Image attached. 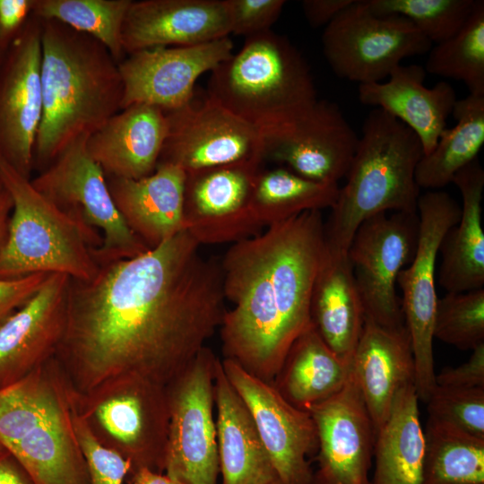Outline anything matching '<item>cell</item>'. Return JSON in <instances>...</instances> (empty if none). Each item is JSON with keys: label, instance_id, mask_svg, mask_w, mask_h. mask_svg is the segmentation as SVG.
I'll use <instances>...</instances> for the list:
<instances>
[{"label": "cell", "instance_id": "obj_16", "mask_svg": "<svg viewBox=\"0 0 484 484\" xmlns=\"http://www.w3.org/2000/svg\"><path fill=\"white\" fill-rule=\"evenodd\" d=\"M226 377L247 407L261 440L282 484H310L309 458L316 454L318 441L308 411L288 402L274 385L224 358Z\"/></svg>", "mask_w": 484, "mask_h": 484}, {"label": "cell", "instance_id": "obj_37", "mask_svg": "<svg viewBox=\"0 0 484 484\" xmlns=\"http://www.w3.org/2000/svg\"><path fill=\"white\" fill-rule=\"evenodd\" d=\"M477 0H366L377 14L409 20L431 43L454 35L472 13Z\"/></svg>", "mask_w": 484, "mask_h": 484}, {"label": "cell", "instance_id": "obj_19", "mask_svg": "<svg viewBox=\"0 0 484 484\" xmlns=\"http://www.w3.org/2000/svg\"><path fill=\"white\" fill-rule=\"evenodd\" d=\"M308 412L318 441L310 484H372L376 432L352 373L337 393Z\"/></svg>", "mask_w": 484, "mask_h": 484}, {"label": "cell", "instance_id": "obj_38", "mask_svg": "<svg viewBox=\"0 0 484 484\" xmlns=\"http://www.w3.org/2000/svg\"><path fill=\"white\" fill-rule=\"evenodd\" d=\"M433 336L462 350L484 343V289L437 298Z\"/></svg>", "mask_w": 484, "mask_h": 484}, {"label": "cell", "instance_id": "obj_7", "mask_svg": "<svg viewBox=\"0 0 484 484\" xmlns=\"http://www.w3.org/2000/svg\"><path fill=\"white\" fill-rule=\"evenodd\" d=\"M0 178L13 200L8 237L0 252V279L62 273L88 281L99 271L94 252L103 238L41 194L0 157Z\"/></svg>", "mask_w": 484, "mask_h": 484}, {"label": "cell", "instance_id": "obj_28", "mask_svg": "<svg viewBox=\"0 0 484 484\" xmlns=\"http://www.w3.org/2000/svg\"><path fill=\"white\" fill-rule=\"evenodd\" d=\"M310 320L330 350L351 364L365 314L347 253L325 247L312 290Z\"/></svg>", "mask_w": 484, "mask_h": 484}, {"label": "cell", "instance_id": "obj_3", "mask_svg": "<svg viewBox=\"0 0 484 484\" xmlns=\"http://www.w3.org/2000/svg\"><path fill=\"white\" fill-rule=\"evenodd\" d=\"M40 26L43 111L33 151L39 173L120 111L124 91L118 63L102 43L55 20L40 19Z\"/></svg>", "mask_w": 484, "mask_h": 484}, {"label": "cell", "instance_id": "obj_21", "mask_svg": "<svg viewBox=\"0 0 484 484\" xmlns=\"http://www.w3.org/2000/svg\"><path fill=\"white\" fill-rule=\"evenodd\" d=\"M69 281L65 274L51 273L0 324V388L55 357L65 328Z\"/></svg>", "mask_w": 484, "mask_h": 484}, {"label": "cell", "instance_id": "obj_8", "mask_svg": "<svg viewBox=\"0 0 484 484\" xmlns=\"http://www.w3.org/2000/svg\"><path fill=\"white\" fill-rule=\"evenodd\" d=\"M74 408L99 443L131 462V471L148 468L163 473L167 386L141 376H119L87 393H74Z\"/></svg>", "mask_w": 484, "mask_h": 484}, {"label": "cell", "instance_id": "obj_41", "mask_svg": "<svg viewBox=\"0 0 484 484\" xmlns=\"http://www.w3.org/2000/svg\"><path fill=\"white\" fill-rule=\"evenodd\" d=\"M230 34L255 36L271 30L278 20L284 0H225Z\"/></svg>", "mask_w": 484, "mask_h": 484}, {"label": "cell", "instance_id": "obj_48", "mask_svg": "<svg viewBox=\"0 0 484 484\" xmlns=\"http://www.w3.org/2000/svg\"><path fill=\"white\" fill-rule=\"evenodd\" d=\"M131 484H183L166 474L148 468H138L130 472Z\"/></svg>", "mask_w": 484, "mask_h": 484}, {"label": "cell", "instance_id": "obj_39", "mask_svg": "<svg viewBox=\"0 0 484 484\" xmlns=\"http://www.w3.org/2000/svg\"><path fill=\"white\" fill-rule=\"evenodd\" d=\"M426 403L428 419L484 439V387L436 385Z\"/></svg>", "mask_w": 484, "mask_h": 484}, {"label": "cell", "instance_id": "obj_22", "mask_svg": "<svg viewBox=\"0 0 484 484\" xmlns=\"http://www.w3.org/2000/svg\"><path fill=\"white\" fill-rule=\"evenodd\" d=\"M230 34L225 0L132 1L122 29L127 54L155 47L193 46Z\"/></svg>", "mask_w": 484, "mask_h": 484}, {"label": "cell", "instance_id": "obj_17", "mask_svg": "<svg viewBox=\"0 0 484 484\" xmlns=\"http://www.w3.org/2000/svg\"><path fill=\"white\" fill-rule=\"evenodd\" d=\"M229 37L193 46L155 47L127 54L118 63L123 82L121 109L134 104L166 112L194 98L197 79L232 55Z\"/></svg>", "mask_w": 484, "mask_h": 484}, {"label": "cell", "instance_id": "obj_47", "mask_svg": "<svg viewBox=\"0 0 484 484\" xmlns=\"http://www.w3.org/2000/svg\"><path fill=\"white\" fill-rule=\"evenodd\" d=\"M12 211V197L0 178V252L7 240Z\"/></svg>", "mask_w": 484, "mask_h": 484}, {"label": "cell", "instance_id": "obj_10", "mask_svg": "<svg viewBox=\"0 0 484 484\" xmlns=\"http://www.w3.org/2000/svg\"><path fill=\"white\" fill-rule=\"evenodd\" d=\"M432 46L409 20L377 14L366 0H353L322 35L333 73L359 85L382 82L404 58L424 55Z\"/></svg>", "mask_w": 484, "mask_h": 484}, {"label": "cell", "instance_id": "obj_45", "mask_svg": "<svg viewBox=\"0 0 484 484\" xmlns=\"http://www.w3.org/2000/svg\"><path fill=\"white\" fill-rule=\"evenodd\" d=\"M353 0H305L302 9L307 22L314 28L325 27Z\"/></svg>", "mask_w": 484, "mask_h": 484}, {"label": "cell", "instance_id": "obj_43", "mask_svg": "<svg viewBox=\"0 0 484 484\" xmlns=\"http://www.w3.org/2000/svg\"><path fill=\"white\" fill-rule=\"evenodd\" d=\"M436 385L454 388L484 387V343L472 350V354L466 362L436 374Z\"/></svg>", "mask_w": 484, "mask_h": 484}, {"label": "cell", "instance_id": "obj_9", "mask_svg": "<svg viewBox=\"0 0 484 484\" xmlns=\"http://www.w3.org/2000/svg\"><path fill=\"white\" fill-rule=\"evenodd\" d=\"M88 137L72 142L31 184L74 220L100 232L103 242L94 252L98 264L139 255L148 248L118 212L105 173L87 150Z\"/></svg>", "mask_w": 484, "mask_h": 484}, {"label": "cell", "instance_id": "obj_50", "mask_svg": "<svg viewBox=\"0 0 484 484\" xmlns=\"http://www.w3.org/2000/svg\"><path fill=\"white\" fill-rule=\"evenodd\" d=\"M5 452H7V451H6V450L4 448V446L0 444V454H4V453H5Z\"/></svg>", "mask_w": 484, "mask_h": 484}, {"label": "cell", "instance_id": "obj_14", "mask_svg": "<svg viewBox=\"0 0 484 484\" xmlns=\"http://www.w3.org/2000/svg\"><path fill=\"white\" fill-rule=\"evenodd\" d=\"M166 114L168 134L158 164H173L188 173L264 161L261 132L207 93Z\"/></svg>", "mask_w": 484, "mask_h": 484}, {"label": "cell", "instance_id": "obj_6", "mask_svg": "<svg viewBox=\"0 0 484 484\" xmlns=\"http://www.w3.org/2000/svg\"><path fill=\"white\" fill-rule=\"evenodd\" d=\"M207 94L262 135L292 129L319 100L303 55L272 30L246 38L237 53L217 65Z\"/></svg>", "mask_w": 484, "mask_h": 484}, {"label": "cell", "instance_id": "obj_27", "mask_svg": "<svg viewBox=\"0 0 484 484\" xmlns=\"http://www.w3.org/2000/svg\"><path fill=\"white\" fill-rule=\"evenodd\" d=\"M214 404L220 484H271L279 480L252 416L225 376L219 359Z\"/></svg>", "mask_w": 484, "mask_h": 484}, {"label": "cell", "instance_id": "obj_23", "mask_svg": "<svg viewBox=\"0 0 484 484\" xmlns=\"http://www.w3.org/2000/svg\"><path fill=\"white\" fill-rule=\"evenodd\" d=\"M106 178L118 212L148 249L185 230L186 173L179 167L160 163L142 178Z\"/></svg>", "mask_w": 484, "mask_h": 484}, {"label": "cell", "instance_id": "obj_18", "mask_svg": "<svg viewBox=\"0 0 484 484\" xmlns=\"http://www.w3.org/2000/svg\"><path fill=\"white\" fill-rule=\"evenodd\" d=\"M262 162H242L186 173L185 230L200 245L237 242L261 233L250 200Z\"/></svg>", "mask_w": 484, "mask_h": 484}, {"label": "cell", "instance_id": "obj_15", "mask_svg": "<svg viewBox=\"0 0 484 484\" xmlns=\"http://www.w3.org/2000/svg\"><path fill=\"white\" fill-rule=\"evenodd\" d=\"M40 72V19L31 13L0 68V157L28 179L43 111Z\"/></svg>", "mask_w": 484, "mask_h": 484}, {"label": "cell", "instance_id": "obj_32", "mask_svg": "<svg viewBox=\"0 0 484 484\" xmlns=\"http://www.w3.org/2000/svg\"><path fill=\"white\" fill-rule=\"evenodd\" d=\"M452 115L455 125L445 129L435 148L418 163L415 179L419 188L447 186L460 169L478 159L484 144V95L469 93L457 99Z\"/></svg>", "mask_w": 484, "mask_h": 484}, {"label": "cell", "instance_id": "obj_24", "mask_svg": "<svg viewBox=\"0 0 484 484\" xmlns=\"http://www.w3.org/2000/svg\"><path fill=\"white\" fill-rule=\"evenodd\" d=\"M164 110L134 104L121 109L87 138V150L105 176L138 179L151 175L168 134Z\"/></svg>", "mask_w": 484, "mask_h": 484}, {"label": "cell", "instance_id": "obj_42", "mask_svg": "<svg viewBox=\"0 0 484 484\" xmlns=\"http://www.w3.org/2000/svg\"><path fill=\"white\" fill-rule=\"evenodd\" d=\"M50 274L39 272L16 280L0 279V324L30 300Z\"/></svg>", "mask_w": 484, "mask_h": 484}, {"label": "cell", "instance_id": "obj_5", "mask_svg": "<svg viewBox=\"0 0 484 484\" xmlns=\"http://www.w3.org/2000/svg\"><path fill=\"white\" fill-rule=\"evenodd\" d=\"M418 136L380 108L364 120L346 184L324 222L326 247L347 253L359 226L381 212L417 213L415 171L423 156Z\"/></svg>", "mask_w": 484, "mask_h": 484}, {"label": "cell", "instance_id": "obj_49", "mask_svg": "<svg viewBox=\"0 0 484 484\" xmlns=\"http://www.w3.org/2000/svg\"><path fill=\"white\" fill-rule=\"evenodd\" d=\"M9 47H4L3 45L0 44V68H1V65L3 64V61H4V56H5V53L7 51Z\"/></svg>", "mask_w": 484, "mask_h": 484}, {"label": "cell", "instance_id": "obj_46", "mask_svg": "<svg viewBox=\"0 0 484 484\" xmlns=\"http://www.w3.org/2000/svg\"><path fill=\"white\" fill-rule=\"evenodd\" d=\"M0 484H34L16 461L8 452L0 454Z\"/></svg>", "mask_w": 484, "mask_h": 484}, {"label": "cell", "instance_id": "obj_34", "mask_svg": "<svg viewBox=\"0 0 484 484\" xmlns=\"http://www.w3.org/2000/svg\"><path fill=\"white\" fill-rule=\"evenodd\" d=\"M423 484H484V439L428 419Z\"/></svg>", "mask_w": 484, "mask_h": 484}, {"label": "cell", "instance_id": "obj_2", "mask_svg": "<svg viewBox=\"0 0 484 484\" xmlns=\"http://www.w3.org/2000/svg\"><path fill=\"white\" fill-rule=\"evenodd\" d=\"M322 211H307L233 243L220 263L223 353L272 384L295 340L311 324L314 282L325 251Z\"/></svg>", "mask_w": 484, "mask_h": 484}, {"label": "cell", "instance_id": "obj_51", "mask_svg": "<svg viewBox=\"0 0 484 484\" xmlns=\"http://www.w3.org/2000/svg\"><path fill=\"white\" fill-rule=\"evenodd\" d=\"M271 484H282V483L280 480H276V481H274V482H272Z\"/></svg>", "mask_w": 484, "mask_h": 484}, {"label": "cell", "instance_id": "obj_29", "mask_svg": "<svg viewBox=\"0 0 484 484\" xmlns=\"http://www.w3.org/2000/svg\"><path fill=\"white\" fill-rule=\"evenodd\" d=\"M454 183L462 195L458 222L445 234L439 251L438 281L447 292L484 286V231L481 225L484 170L478 159L460 169Z\"/></svg>", "mask_w": 484, "mask_h": 484}, {"label": "cell", "instance_id": "obj_36", "mask_svg": "<svg viewBox=\"0 0 484 484\" xmlns=\"http://www.w3.org/2000/svg\"><path fill=\"white\" fill-rule=\"evenodd\" d=\"M426 72L462 82L470 94L484 95V1L462 28L428 52Z\"/></svg>", "mask_w": 484, "mask_h": 484}, {"label": "cell", "instance_id": "obj_13", "mask_svg": "<svg viewBox=\"0 0 484 484\" xmlns=\"http://www.w3.org/2000/svg\"><path fill=\"white\" fill-rule=\"evenodd\" d=\"M419 231L417 213L381 212L357 229L347 251L365 320L390 329L405 326L396 292L400 272L414 258Z\"/></svg>", "mask_w": 484, "mask_h": 484}, {"label": "cell", "instance_id": "obj_11", "mask_svg": "<svg viewBox=\"0 0 484 484\" xmlns=\"http://www.w3.org/2000/svg\"><path fill=\"white\" fill-rule=\"evenodd\" d=\"M419 231L411 263L397 277L401 300L414 361V388L419 401L427 402L436 387L433 330L437 301L435 274L437 254L446 231L461 215V206L446 192L432 190L418 201Z\"/></svg>", "mask_w": 484, "mask_h": 484}, {"label": "cell", "instance_id": "obj_40", "mask_svg": "<svg viewBox=\"0 0 484 484\" xmlns=\"http://www.w3.org/2000/svg\"><path fill=\"white\" fill-rule=\"evenodd\" d=\"M73 422L78 445L87 465L90 484H122L132 471L131 462L99 442L77 413L74 405Z\"/></svg>", "mask_w": 484, "mask_h": 484}, {"label": "cell", "instance_id": "obj_1", "mask_svg": "<svg viewBox=\"0 0 484 484\" xmlns=\"http://www.w3.org/2000/svg\"><path fill=\"white\" fill-rule=\"evenodd\" d=\"M183 230L131 258L71 279L55 355L72 388L87 393L119 376L167 386L192 362L226 312L220 263Z\"/></svg>", "mask_w": 484, "mask_h": 484}, {"label": "cell", "instance_id": "obj_25", "mask_svg": "<svg viewBox=\"0 0 484 484\" xmlns=\"http://www.w3.org/2000/svg\"><path fill=\"white\" fill-rule=\"evenodd\" d=\"M425 78L424 67L400 65L386 82L359 84L358 91L363 105L384 110L414 132L423 155L435 148L457 100L449 83L440 82L428 88L424 84Z\"/></svg>", "mask_w": 484, "mask_h": 484}, {"label": "cell", "instance_id": "obj_4", "mask_svg": "<svg viewBox=\"0 0 484 484\" xmlns=\"http://www.w3.org/2000/svg\"><path fill=\"white\" fill-rule=\"evenodd\" d=\"M73 405L74 391L56 357L0 388V444L34 484H90Z\"/></svg>", "mask_w": 484, "mask_h": 484}, {"label": "cell", "instance_id": "obj_33", "mask_svg": "<svg viewBox=\"0 0 484 484\" xmlns=\"http://www.w3.org/2000/svg\"><path fill=\"white\" fill-rule=\"evenodd\" d=\"M339 189V184L315 182L285 167L261 170L253 189L250 213L262 230L307 211L331 209Z\"/></svg>", "mask_w": 484, "mask_h": 484}, {"label": "cell", "instance_id": "obj_44", "mask_svg": "<svg viewBox=\"0 0 484 484\" xmlns=\"http://www.w3.org/2000/svg\"><path fill=\"white\" fill-rule=\"evenodd\" d=\"M34 0H0V44L9 47L32 13Z\"/></svg>", "mask_w": 484, "mask_h": 484}, {"label": "cell", "instance_id": "obj_35", "mask_svg": "<svg viewBox=\"0 0 484 484\" xmlns=\"http://www.w3.org/2000/svg\"><path fill=\"white\" fill-rule=\"evenodd\" d=\"M133 0H34L32 13L55 20L102 43L119 63L125 54L122 29Z\"/></svg>", "mask_w": 484, "mask_h": 484}, {"label": "cell", "instance_id": "obj_26", "mask_svg": "<svg viewBox=\"0 0 484 484\" xmlns=\"http://www.w3.org/2000/svg\"><path fill=\"white\" fill-rule=\"evenodd\" d=\"M351 373L375 432L389 417L397 392L414 384V361L406 326L390 329L365 320L351 359Z\"/></svg>", "mask_w": 484, "mask_h": 484}, {"label": "cell", "instance_id": "obj_20", "mask_svg": "<svg viewBox=\"0 0 484 484\" xmlns=\"http://www.w3.org/2000/svg\"><path fill=\"white\" fill-rule=\"evenodd\" d=\"M262 136L264 160L323 184L345 177L359 142L338 105L325 99L290 131Z\"/></svg>", "mask_w": 484, "mask_h": 484}, {"label": "cell", "instance_id": "obj_31", "mask_svg": "<svg viewBox=\"0 0 484 484\" xmlns=\"http://www.w3.org/2000/svg\"><path fill=\"white\" fill-rule=\"evenodd\" d=\"M425 435L414 384L396 393L389 417L376 433L372 484H423Z\"/></svg>", "mask_w": 484, "mask_h": 484}, {"label": "cell", "instance_id": "obj_12", "mask_svg": "<svg viewBox=\"0 0 484 484\" xmlns=\"http://www.w3.org/2000/svg\"><path fill=\"white\" fill-rule=\"evenodd\" d=\"M218 359L204 346L167 385L169 420L163 472L183 484H218L220 468L213 417Z\"/></svg>", "mask_w": 484, "mask_h": 484}, {"label": "cell", "instance_id": "obj_30", "mask_svg": "<svg viewBox=\"0 0 484 484\" xmlns=\"http://www.w3.org/2000/svg\"><path fill=\"white\" fill-rule=\"evenodd\" d=\"M351 364L340 359L311 324L295 340L272 385L294 407L308 411L346 384Z\"/></svg>", "mask_w": 484, "mask_h": 484}]
</instances>
